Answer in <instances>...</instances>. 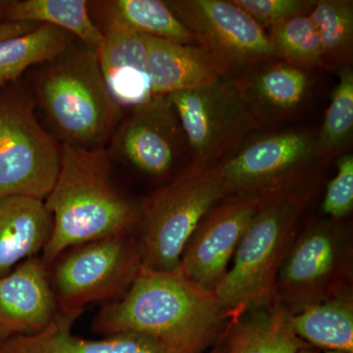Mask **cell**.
<instances>
[{"mask_svg":"<svg viewBox=\"0 0 353 353\" xmlns=\"http://www.w3.org/2000/svg\"><path fill=\"white\" fill-rule=\"evenodd\" d=\"M231 321L215 292L180 269L141 265L127 292L99 311L92 329L104 336L143 334L171 353H203L224 336Z\"/></svg>","mask_w":353,"mask_h":353,"instance_id":"6da1fadb","label":"cell"},{"mask_svg":"<svg viewBox=\"0 0 353 353\" xmlns=\"http://www.w3.org/2000/svg\"><path fill=\"white\" fill-rule=\"evenodd\" d=\"M44 202L52 216L41 259L50 268L69 248L138 228L141 206L114 185L108 153L62 143L57 182Z\"/></svg>","mask_w":353,"mask_h":353,"instance_id":"7a4b0ae2","label":"cell"},{"mask_svg":"<svg viewBox=\"0 0 353 353\" xmlns=\"http://www.w3.org/2000/svg\"><path fill=\"white\" fill-rule=\"evenodd\" d=\"M318 185L317 179L264 196L234 252L233 267L214 290L232 319L278 303L279 272Z\"/></svg>","mask_w":353,"mask_h":353,"instance_id":"3957f363","label":"cell"},{"mask_svg":"<svg viewBox=\"0 0 353 353\" xmlns=\"http://www.w3.org/2000/svg\"><path fill=\"white\" fill-rule=\"evenodd\" d=\"M38 95L63 143L104 150L121 108L104 82L97 50L87 48L46 70Z\"/></svg>","mask_w":353,"mask_h":353,"instance_id":"277c9868","label":"cell"},{"mask_svg":"<svg viewBox=\"0 0 353 353\" xmlns=\"http://www.w3.org/2000/svg\"><path fill=\"white\" fill-rule=\"evenodd\" d=\"M227 196L216 166L192 161L141 206V265L155 271L180 268L190 236L204 216Z\"/></svg>","mask_w":353,"mask_h":353,"instance_id":"5b68a950","label":"cell"},{"mask_svg":"<svg viewBox=\"0 0 353 353\" xmlns=\"http://www.w3.org/2000/svg\"><path fill=\"white\" fill-rule=\"evenodd\" d=\"M141 266L139 241L132 233L65 250L48 268L57 312L78 318L88 304L119 299Z\"/></svg>","mask_w":353,"mask_h":353,"instance_id":"8992f818","label":"cell"},{"mask_svg":"<svg viewBox=\"0 0 353 353\" xmlns=\"http://www.w3.org/2000/svg\"><path fill=\"white\" fill-rule=\"evenodd\" d=\"M310 130L248 139L216 166L228 196H264L317 180L322 165Z\"/></svg>","mask_w":353,"mask_h":353,"instance_id":"52a82bcc","label":"cell"},{"mask_svg":"<svg viewBox=\"0 0 353 353\" xmlns=\"http://www.w3.org/2000/svg\"><path fill=\"white\" fill-rule=\"evenodd\" d=\"M165 97L175 110L192 162L217 166L259 129L232 74L205 87Z\"/></svg>","mask_w":353,"mask_h":353,"instance_id":"ba28073f","label":"cell"},{"mask_svg":"<svg viewBox=\"0 0 353 353\" xmlns=\"http://www.w3.org/2000/svg\"><path fill=\"white\" fill-rule=\"evenodd\" d=\"M60 164L61 145L39 124L32 104L0 97V197L46 201Z\"/></svg>","mask_w":353,"mask_h":353,"instance_id":"9c48e42d","label":"cell"},{"mask_svg":"<svg viewBox=\"0 0 353 353\" xmlns=\"http://www.w3.org/2000/svg\"><path fill=\"white\" fill-rule=\"evenodd\" d=\"M165 2L197 44L226 65L231 74L279 59L267 32L234 1Z\"/></svg>","mask_w":353,"mask_h":353,"instance_id":"30bf717a","label":"cell"},{"mask_svg":"<svg viewBox=\"0 0 353 353\" xmlns=\"http://www.w3.org/2000/svg\"><path fill=\"white\" fill-rule=\"evenodd\" d=\"M343 230L333 222H316L294 241L276 284L277 301L303 308L340 294L345 276Z\"/></svg>","mask_w":353,"mask_h":353,"instance_id":"8fae6325","label":"cell"},{"mask_svg":"<svg viewBox=\"0 0 353 353\" xmlns=\"http://www.w3.org/2000/svg\"><path fill=\"white\" fill-rule=\"evenodd\" d=\"M264 196H227L211 209L190 236L180 270L204 289H216Z\"/></svg>","mask_w":353,"mask_h":353,"instance_id":"7c38bea8","label":"cell"},{"mask_svg":"<svg viewBox=\"0 0 353 353\" xmlns=\"http://www.w3.org/2000/svg\"><path fill=\"white\" fill-rule=\"evenodd\" d=\"M185 138L175 110L166 97H154L132 108L114 134V146L134 168L163 176L175 164Z\"/></svg>","mask_w":353,"mask_h":353,"instance_id":"4fadbf2b","label":"cell"},{"mask_svg":"<svg viewBox=\"0 0 353 353\" xmlns=\"http://www.w3.org/2000/svg\"><path fill=\"white\" fill-rule=\"evenodd\" d=\"M57 314L50 269L41 257L26 259L0 278V345L41 333Z\"/></svg>","mask_w":353,"mask_h":353,"instance_id":"5bb4252c","label":"cell"},{"mask_svg":"<svg viewBox=\"0 0 353 353\" xmlns=\"http://www.w3.org/2000/svg\"><path fill=\"white\" fill-rule=\"evenodd\" d=\"M232 76L259 128L296 113L312 85L309 72L281 59L253 65Z\"/></svg>","mask_w":353,"mask_h":353,"instance_id":"9a60e30c","label":"cell"},{"mask_svg":"<svg viewBox=\"0 0 353 353\" xmlns=\"http://www.w3.org/2000/svg\"><path fill=\"white\" fill-rule=\"evenodd\" d=\"M97 50L102 76L119 108H138L153 99L148 75L146 36L108 25Z\"/></svg>","mask_w":353,"mask_h":353,"instance_id":"2e32d148","label":"cell"},{"mask_svg":"<svg viewBox=\"0 0 353 353\" xmlns=\"http://www.w3.org/2000/svg\"><path fill=\"white\" fill-rule=\"evenodd\" d=\"M146 43L153 97L205 87L231 74L226 65L199 44L176 43L148 36Z\"/></svg>","mask_w":353,"mask_h":353,"instance_id":"e0dca14e","label":"cell"},{"mask_svg":"<svg viewBox=\"0 0 353 353\" xmlns=\"http://www.w3.org/2000/svg\"><path fill=\"white\" fill-rule=\"evenodd\" d=\"M76 319L57 312L43 332L9 339L0 345V353H171L139 334H115L101 340L79 338L72 333ZM209 353H224V340L221 339Z\"/></svg>","mask_w":353,"mask_h":353,"instance_id":"ac0fdd59","label":"cell"},{"mask_svg":"<svg viewBox=\"0 0 353 353\" xmlns=\"http://www.w3.org/2000/svg\"><path fill=\"white\" fill-rule=\"evenodd\" d=\"M52 224V216L43 201L25 196L0 197V278L43 252Z\"/></svg>","mask_w":353,"mask_h":353,"instance_id":"d6986e66","label":"cell"},{"mask_svg":"<svg viewBox=\"0 0 353 353\" xmlns=\"http://www.w3.org/2000/svg\"><path fill=\"white\" fill-rule=\"evenodd\" d=\"M230 323L224 353H299L303 343L294 333L292 313L275 303L252 309Z\"/></svg>","mask_w":353,"mask_h":353,"instance_id":"ffe728a7","label":"cell"},{"mask_svg":"<svg viewBox=\"0 0 353 353\" xmlns=\"http://www.w3.org/2000/svg\"><path fill=\"white\" fill-rule=\"evenodd\" d=\"M296 336L312 345L334 352H353V305L352 296L343 292L309 304L292 314Z\"/></svg>","mask_w":353,"mask_h":353,"instance_id":"44dd1931","label":"cell"},{"mask_svg":"<svg viewBox=\"0 0 353 353\" xmlns=\"http://www.w3.org/2000/svg\"><path fill=\"white\" fill-rule=\"evenodd\" d=\"M6 22H30L59 28L80 39L90 50L103 43V32L94 24L85 0H24L11 1L4 16Z\"/></svg>","mask_w":353,"mask_h":353,"instance_id":"7402d4cb","label":"cell"},{"mask_svg":"<svg viewBox=\"0 0 353 353\" xmlns=\"http://www.w3.org/2000/svg\"><path fill=\"white\" fill-rule=\"evenodd\" d=\"M74 37L48 24L0 41V88L19 78L32 65L52 61L71 46Z\"/></svg>","mask_w":353,"mask_h":353,"instance_id":"603a6c76","label":"cell"},{"mask_svg":"<svg viewBox=\"0 0 353 353\" xmlns=\"http://www.w3.org/2000/svg\"><path fill=\"white\" fill-rule=\"evenodd\" d=\"M108 25L172 43L197 44L189 30L161 0H113L104 2Z\"/></svg>","mask_w":353,"mask_h":353,"instance_id":"cb8c5ba5","label":"cell"},{"mask_svg":"<svg viewBox=\"0 0 353 353\" xmlns=\"http://www.w3.org/2000/svg\"><path fill=\"white\" fill-rule=\"evenodd\" d=\"M308 17L319 36L322 68L340 70L352 66L353 2L314 0Z\"/></svg>","mask_w":353,"mask_h":353,"instance_id":"d4e9b609","label":"cell"},{"mask_svg":"<svg viewBox=\"0 0 353 353\" xmlns=\"http://www.w3.org/2000/svg\"><path fill=\"white\" fill-rule=\"evenodd\" d=\"M339 81L319 131L316 145L323 164L347 152L353 137V70H338Z\"/></svg>","mask_w":353,"mask_h":353,"instance_id":"484cf974","label":"cell"},{"mask_svg":"<svg viewBox=\"0 0 353 353\" xmlns=\"http://www.w3.org/2000/svg\"><path fill=\"white\" fill-rule=\"evenodd\" d=\"M266 32L279 59L304 71L322 68L319 36L308 15L290 18Z\"/></svg>","mask_w":353,"mask_h":353,"instance_id":"4316f807","label":"cell"},{"mask_svg":"<svg viewBox=\"0 0 353 353\" xmlns=\"http://www.w3.org/2000/svg\"><path fill=\"white\" fill-rule=\"evenodd\" d=\"M265 31L273 26L296 17L308 15L313 1L309 0H233Z\"/></svg>","mask_w":353,"mask_h":353,"instance_id":"83f0119b","label":"cell"},{"mask_svg":"<svg viewBox=\"0 0 353 353\" xmlns=\"http://www.w3.org/2000/svg\"><path fill=\"white\" fill-rule=\"evenodd\" d=\"M338 172L327 188L323 211L334 220H341L353 208V155L345 152L338 157Z\"/></svg>","mask_w":353,"mask_h":353,"instance_id":"f1b7e54d","label":"cell"},{"mask_svg":"<svg viewBox=\"0 0 353 353\" xmlns=\"http://www.w3.org/2000/svg\"><path fill=\"white\" fill-rule=\"evenodd\" d=\"M39 25L30 22H0V41L26 34Z\"/></svg>","mask_w":353,"mask_h":353,"instance_id":"f546056e","label":"cell"},{"mask_svg":"<svg viewBox=\"0 0 353 353\" xmlns=\"http://www.w3.org/2000/svg\"><path fill=\"white\" fill-rule=\"evenodd\" d=\"M10 2L7 1V0H0V20L4 19L7 7L10 4Z\"/></svg>","mask_w":353,"mask_h":353,"instance_id":"4dcf8cb0","label":"cell"},{"mask_svg":"<svg viewBox=\"0 0 353 353\" xmlns=\"http://www.w3.org/2000/svg\"><path fill=\"white\" fill-rule=\"evenodd\" d=\"M327 353H347V352H334V350H331V352H328Z\"/></svg>","mask_w":353,"mask_h":353,"instance_id":"1f68e13d","label":"cell"},{"mask_svg":"<svg viewBox=\"0 0 353 353\" xmlns=\"http://www.w3.org/2000/svg\"><path fill=\"white\" fill-rule=\"evenodd\" d=\"M299 353H314V352H305V350H301Z\"/></svg>","mask_w":353,"mask_h":353,"instance_id":"d6a6232c","label":"cell"}]
</instances>
